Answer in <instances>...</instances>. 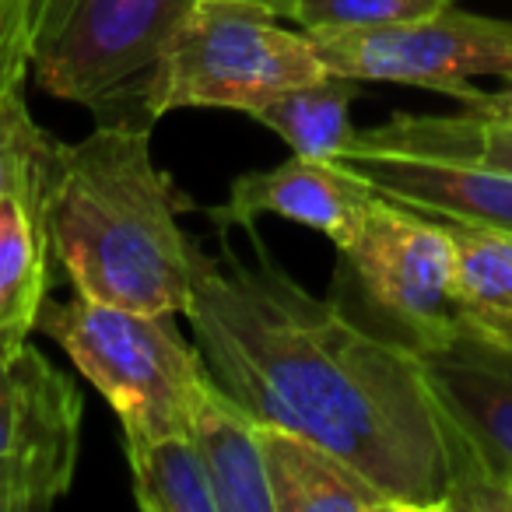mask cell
Here are the masks:
<instances>
[{
	"label": "cell",
	"instance_id": "6da1fadb",
	"mask_svg": "<svg viewBox=\"0 0 512 512\" xmlns=\"http://www.w3.org/2000/svg\"><path fill=\"white\" fill-rule=\"evenodd\" d=\"M186 316L214 383L256 421L327 446L393 509L446 512L453 442L418 351L309 295L256 235L253 260L197 249Z\"/></svg>",
	"mask_w": 512,
	"mask_h": 512
},
{
	"label": "cell",
	"instance_id": "7a4b0ae2",
	"mask_svg": "<svg viewBox=\"0 0 512 512\" xmlns=\"http://www.w3.org/2000/svg\"><path fill=\"white\" fill-rule=\"evenodd\" d=\"M190 207L151 158V123H95L81 141L57 144L50 246L88 299L186 316L200 249L179 228Z\"/></svg>",
	"mask_w": 512,
	"mask_h": 512
},
{
	"label": "cell",
	"instance_id": "3957f363",
	"mask_svg": "<svg viewBox=\"0 0 512 512\" xmlns=\"http://www.w3.org/2000/svg\"><path fill=\"white\" fill-rule=\"evenodd\" d=\"M327 71L313 36L249 0H193L172 22L155 57L144 113L235 109L253 116L278 95Z\"/></svg>",
	"mask_w": 512,
	"mask_h": 512
},
{
	"label": "cell",
	"instance_id": "277c9868",
	"mask_svg": "<svg viewBox=\"0 0 512 512\" xmlns=\"http://www.w3.org/2000/svg\"><path fill=\"white\" fill-rule=\"evenodd\" d=\"M39 334L64 348L74 369L106 397L123 435L190 428V407L207 365L186 344L172 313L116 306L74 292L46 299Z\"/></svg>",
	"mask_w": 512,
	"mask_h": 512
},
{
	"label": "cell",
	"instance_id": "5b68a950",
	"mask_svg": "<svg viewBox=\"0 0 512 512\" xmlns=\"http://www.w3.org/2000/svg\"><path fill=\"white\" fill-rule=\"evenodd\" d=\"M190 4L193 0H29L32 74L43 92L85 106L95 123H151L144 102L158 46Z\"/></svg>",
	"mask_w": 512,
	"mask_h": 512
},
{
	"label": "cell",
	"instance_id": "8992f818",
	"mask_svg": "<svg viewBox=\"0 0 512 512\" xmlns=\"http://www.w3.org/2000/svg\"><path fill=\"white\" fill-rule=\"evenodd\" d=\"M341 253V274L376 313L372 330L428 351L460 330L453 299V239L442 218L376 193Z\"/></svg>",
	"mask_w": 512,
	"mask_h": 512
},
{
	"label": "cell",
	"instance_id": "52a82bcc",
	"mask_svg": "<svg viewBox=\"0 0 512 512\" xmlns=\"http://www.w3.org/2000/svg\"><path fill=\"white\" fill-rule=\"evenodd\" d=\"M418 358L453 442L446 512H512V348L460 327Z\"/></svg>",
	"mask_w": 512,
	"mask_h": 512
},
{
	"label": "cell",
	"instance_id": "ba28073f",
	"mask_svg": "<svg viewBox=\"0 0 512 512\" xmlns=\"http://www.w3.org/2000/svg\"><path fill=\"white\" fill-rule=\"evenodd\" d=\"M330 74L390 81L474 102L477 78L512 81V22L446 8L414 22L313 36Z\"/></svg>",
	"mask_w": 512,
	"mask_h": 512
},
{
	"label": "cell",
	"instance_id": "9c48e42d",
	"mask_svg": "<svg viewBox=\"0 0 512 512\" xmlns=\"http://www.w3.org/2000/svg\"><path fill=\"white\" fill-rule=\"evenodd\" d=\"M341 162L358 169L376 193L414 211L512 232V172L505 169L390 141L376 127L358 130Z\"/></svg>",
	"mask_w": 512,
	"mask_h": 512
},
{
	"label": "cell",
	"instance_id": "30bf717a",
	"mask_svg": "<svg viewBox=\"0 0 512 512\" xmlns=\"http://www.w3.org/2000/svg\"><path fill=\"white\" fill-rule=\"evenodd\" d=\"M85 400L36 344L0 348V460L25 467L53 502L71 491Z\"/></svg>",
	"mask_w": 512,
	"mask_h": 512
},
{
	"label": "cell",
	"instance_id": "8fae6325",
	"mask_svg": "<svg viewBox=\"0 0 512 512\" xmlns=\"http://www.w3.org/2000/svg\"><path fill=\"white\" fill-rule=\"evenodd\" d=\"M372 197L376 190L341 158L292 155L271 169L242 172L225 204L211 207L207 218L218 235H228L232 228L249 232L260 218H285L313 228L334 242V249H341L362 225Z\"/></svg>",
	"mask_w": 512,
	"mask_h": 512
},
{
	"label": "cell",
	"instance_id": "7c38bea8",
	"mask_svg": "<svg viewBox=\"0 0 512 512\" xmlns=\"http://www.w3.org/2000/svg\"><path fill=\"white\" fill-rule=\"evenodd\" d=\"M190 435L211 477L218 512H274L260 421L207 372L193 393Z\"/></svg>",
	"mask_w": 512,
	"mask_h": 512
},
{
	"label": "cell",
	"instance_id": "4fadbf2b",
	"mask_svg": "<svg viewBox=\"0 0 512 512\" xmlns=\"http://www.w3.org/2000/svg\"><path fill=\"white\" fill-rule=\"evenodd\" d=\"M274 512H390V498L327 446L260 421Z\"/></svg>",
	"mask_w": 512,
	"mask_h": 512
},
{
	"label": "cell",
	"instance_id": "5bb4252c",
	"mask_svg": "<svg viewBox=\"0 0 512 512\" xmlns=\"http://www.w3.org/2000/svg\"><path fill=\"white\" fill-rule=\"evenodd\" d=\"M50 186L15 193L0 207V348L29 341L50 288Z\"/></svg>",
	"mask_w": 512,
	"mask_h": 512
},
{
	"label": "cell",
	"instance_id": "9a60e30c",
	"mask_svg": "<svg viewBox=\"0 0 512 512\" xmlns=\"http://www.w3.org/2000/svg\"><path fill=\"white\" fill-rule=\"evenodd\" d=\"M446 221V218H442ZM453 239V299L460 327L512 348V232L446 221Z\"/></svg>",
	"mask_w": 512,
	"mask_h": 512
},
{
	"label": "cell",
	"instance_id": "2e32d148",
	"mask_svg": "<svg viewBox=\"0 0 512 512\" xmlns=\"http://www.w3.org/2000/svg\"><path fill=\"white\" fill-rule=\"evenodd\" d=\"M134 502L144 512H218L211 477L190 428L123 435Z\"/></svg>",
	"mask_w": 512,
	"mask_h": 512
},
{
	"label": "cell",
	"instance_id": "e0dca14e",
	"mask_svg": "<svg viewBox=\"0 0 512 512\" xmlns=\"http://www.w3.org/2000/svg\"><path fill=\"white\" fill-rule=\"evenodd\" d=\"M355 78L323 74L320 81H309L292 92L278 95L264 109H256L249 120L274 130L281 141L302 158H341L351 137L358 134L351 123V106L358 99Z\"/></svg>",
	"mask_w": 512,
	"mask_h": 512
},
{
	"label": "cell",
	"instance_id": "ac0fdd59",
	"mask_svg": "<svg viewBox=\"0 0 512 512\" xmlns=\"http://www.w3.org/2000/svg\"><path fill=\"white\" fill-rule=\"evenodd\" d=\"M383 137L414 148L442 151V155H460L470 162L495 165V169L512 172V127L498 120L470 113L460 106V113L446 116H407L397 113L390 123L376 127Z\"/></svg>",
	"mask_w": 512,
	"mask_h": 512
},
{
	"label": "cell",
	"instance_id": "d6986e66",
	"mask_svg": "<svg viewBox=\"0 0 512 512\" xmlns=\"http://www.w3.org/2000/svg\"><path fill=\"white\" fill-rule=\"evenodd\" d=\"M57 137H50L25 106L22 92L0 95V207L15 193L53 183Z\"/></svg>",
	"mask_w": 512,
	"mask_h": 512
},
{
	"label": "cell",
	"instance_id": "ffe728a7",
	"mask_svg": "<svg viewBox=\"0 0 512 512\" xmlns=\"http://www.w3.org/2000/svg\"><path fill=\"white\" fill-rule=\"evenodd\" d=\"M446 8H456V0H299L292 25H299L309 36H323V32H358L414 22Z\"/></svg>",
	"mask_w": 512,
	"mask_h": 512
},
{
	"label": "cell",
	"instance_id": "44dd1931",
	"mask_svg": "<svg viewBox=\"0 0 512 512\" xmlns=\"http://www.w3.org/2000/svg\"><path fill=\"white\" fill-rule=\"evenodd\" d=\"M32 71L29 0H0V95L15 92Z\"/></svg>",
	"mask_w": 512,
	"mask_h": 512
},
{
	"label": "cell",
	"instance_id": "7402d4cb",
	"mask_svg": "<svg viewBox=\"0 0 512 512\" xmlns=\"http://www.w3.org/2000/svg\"><path fill=\"white\" fill-rule=\"evenodd\" d=\"M53 498L25 467L11 460H0V512H32L50 509Z\"/></svg>",
	"mask_w": 512,
	"mask_h": 512
},
{
	"label": "cell",
	"instance_id": "603a6c76",
	"mask_svg": "<svg viewBox=\"0 0 512 512\" xmlns=\"http://www.w3.org/2000/svg\"><path fill=\"white\" fill-rule=\"evenodd\" d=\"M463 109L484 116V120H498V123H509V127H512V81H505L502 92H481L474 102H467Z\"/></svg>",
	"mask_w": 512,
	"mask_h": 512
},
{
	"label": "cell",
	"instance_id": "cb8c5ba5",
	"mask_svg": "<svg viewBox=\"0 0 512 512\" xmlns=\"http://www.w3.org/2000/svg\"><path fill=\"white\" fill-rule=\"evenodd\" d=\"M249 4H260V8L274 11V15L285 18V22H292L295 8H299V0H249Z\"/></svg>",
	"mask_w": 512,
	"mask_h": 512
}]
</instances>
